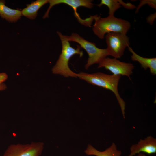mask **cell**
<instances>
[{
    "label": "cell",
    "mask_w": 156,
    "mask_h": 156,
    "mask_svg": "<svg viewBox=\"0 0 156 156\" xmlns=\"http://www.w3.org/2000/svg\"><path fill=\"white\" fill-rule=\"evenodd\" d=\"M77 77L92 85L102 87L112 92L120 107L123 118H125L126 104L121 97L118 90V84L121 75H109L100 72L89 74L81 72L78 74Z\"/></svg>",
    "instance_id": "6da1fadb"
},
{
    "label": "cell",
    "mask_w": 156,
    "mask_h": 156,
    "mask_svg": "<svg viewBox=\"0 0 156 156\" xmlns=\"http://www.w3.org/2000/svg\"><path fill=\"white\" fill-rule=\"evenodd\" d=\"M57 33L61 42L62 49L58 60L52 69L53 73L59 74L66 77H77L78 74L70 69L68 62L70 58L75 55H79L80 57H82L83 55V52L81 50L79 45H77L76 48L72 47L69 42L65 38L64 35L60 32L57 31Z\"/></svg>",
    "instance_id": "7a4b0ae2"
},
{
    "label": "cell",
    "mask_w": 156,
    "mask_h": 156,
    "mask_svg": "<svg viewBox=\"0 0 156 156\" xmlns=\"http://www.w3.org/2000/svg\"><path fill=\"white\" fill-rule=\"evenodd\" d=\"M95 23L92 28L94 34L102 39L105 35L111 32L126 34L131 27L130 23L126 20L117 18L114 16L101 18L96 15Z\"/></svg>",
    "instance_id": "3957f363"
},
{
    "label": "cell",
    "mask_w": 156,
    "mask_h": 156,
    "mask_svg": "<svg viewBox=\"0 0 156 156\" xmlns=\"http://www.w3.org/2000/svg\"><path fill=\"white\" fill-rule=\"evenodd\" d=\"M64 36L69 42L73 41L78 43L87 53L88 58L85 65L86 69L94 64H99L108 55L106 49L97 47L95 43L86 40L76 33H73L70 36L64 35Z\"/></svg>",
    "instance_id": "277c9868"
},
{
    "label": "cell",
    "mask_w": 156,
    "mask_h": 156,
    "mask_svg": "<svg viewBox=\"0 0 156 156\" xmlns=\"http://www.w3.org/2000/svg\"><path fill=\"white\" fill-rule=\"evenodd\" d=\"M105 37L108 55L114 58H120L125 48L129 47V38L126 34L111 32L106 34Z\"/></svg>",
    "instance_id": "5b68a950"
},
{
    "label": "cell",
    "mask_w": 156,
    "mask_h": 156,
    "mask_svg": "<svg viewBox=\"0 0 156 156\" xmlns=\"http://www.w3.org/2000/svg\"><path fill=\"white\" fill-rule=\"evenodd\" d=\"M41 142L26 144H11L8 146L2 156H40L44 148Z\"/></svg>",
    "instance_id": "8992f818"
},
{
    "label": "cell",
    "mask_w": 156,
    "mask_h": 156,
    "mask_svg": "<svg viewBox=\"0 0 156 156\" xmlns=\"http://www.w3.org/2000/svg\"><path fill=\"white\" fill-rule=\"evenodd\" d=\"M92 1L90 0H49V6L43 18L45 19L49 17L50 10L54 6L60 4H65L70 6L73 9L74 16L79 22L86 26L90 27L92 23L90 18L89 17L85 19L81 18L77 12V9L80 7L91 8L93 6Z\"/></svg>",
    "instance_id": "52a82bcc"
},
{
    "label": "cell",
    "mask_w": 156,
    "mask_h": 156,
    "mask_svg": "<svg viewBox=\"0 0 156 156\" xmlns=\"http://www.w3.org/2000/svg\"><path fill=\"white\" fill-rule=\"evenodd\" d=\"M104 67L115 75H124L130 79L134 66L132 64L120 61L116 58L105 57L99 64L98 68Z\"/></svg>",
    "instance_id": "ba28073f"
},
{
    "label": "cell",
    "mask_w": 156,
    "mask_h": 156,
    "mask_svg": "<svg viewBox=\"0 0 156 156\" xmlns=\"http://www.w3.org/2000/svg\"><path fill=\"white\" fill-rule=\"evenodd\" d=\"M128 156H134L144 152L150 155L156 153V139L148 136L144 139H140L138 144L132 145Z\"/></svg>",
    "instance_id": "9c48e42d"
},
{
    "label": "cell",
    "mask_w": 156,
    "mask_h": 156,
    "mask_svg": "<svg viewBox=\"0 0 156 156\" xmlns=\"http://www.w3.org/2000/svg\"><path fill=\"white\" fill-rule=\"evenodd\" d=\"M129 51L132 54L131 59L138 62L145 70L149 68L151 73L155 75L156 74V58H148L141 57L136 53L132 48L129 47Z\"/></svg>",
    "instance_id": "30bf717a"
},
{
    "label": "cell",
    "mask_w": 156,
    "mask_h": 156,
    "mask_svg": "<svg viewBox=\"0 0 156 156\" xmlns=\"http://www.w3.org/2000/svg\"><path fill=\"white\" fill-rule=\"evenodd\" d=\"M22 16L21 11L11 8L5 5V2L0 0V16L11 23H15L20 19Z\"/></svg>",
    "instance_id": "8fae6325"
},
{
    "label": "cell",
    "mask_w": 156,
    "mask_h": 156,
    "mask_svg": "<svg viewBox=\"0 0 156 156\" xmlns=\"http://www.w3.org/2000/svg\"><path fill=\"white\" fill-rule=\"evenodd\" d=\"M84 152L88 155L96 156H121L122 154L121 151L117 149L116 144L114 143L109 147L102 151L96 149L92 145L88 144Z\"/></svg>",
    "instance_id": "7c38bea8"
},
{
    "label": "cell",
    "mask_w": 156,
    "mask_h": 156,
    "mask_svg": "<svg viewBox=\"0 0 156 156\" xmlns=\"http://www.w3.org/2000/svg\"><path fill=\"white\" fill-rule=\"evenodd\" d=\"M49 3V0H37L27 5L21 11L22 16L31 20H34L37 15L38 11L43 5Z\"/></svg>",
    "instance_id": "4fadbf2b"
},
{
    "label": "cell",
    "mask_w": 156,
    "mask_h": 156,
    "mask_svg": "<svg viewBox=\"0 0 156 156\" xmlns=\"http://www.w3.org/2000/svg\"><path fill=\"white\" fill-rule=\"evenodd\" d=\"M103 5L108 7L109 16H114L115 11L121 7L120 0H101L99 4L96 5L99 7Z\"/></svg>",
    "instance_id": "5bb4252c"
},
{
    "label": "cell",
    "mask_w": 156,
    "mask_h": 156,
    "mask_svg": "<svg viewBox=\"0 0 156 156\" xmlns=\"http://www.w3.org/2000/svg\"><path fill=\"white\" fill-rule=\"evenodd\" d=\"M156 0H141L140 1L139 4L137 8L136 13H137L139 8L143 5L145 4H148L149 6L156 9Z\"/></svg>",
    "instance_id": "9a60e30c"
},
{
    "label": "cell",
    "mask_w": 156,
    "mask_h": 156,
    "mask_svg": "<svg viewBox=\"0 0 156 156\" xmlns=\"http://www.w3.org/2000/svg\"><path fill=\"white\" fill-rule=\"evenodd\" d=\"M7 75L5 73H0V91L5 90L7 88L6 85L3 83L8 79Z\"/></svg>",
    "instance_id": "2e32d148"
},
{
    "label": "cell",
    "mask_w": 156,
    "mask_h": 156,
    "mask_svg": "<svg viewBox=\"0 0 156 156\" xmlns=\"http://www.w3.org/2000/svg\"><path fill=\"white\" fill-rule=\"evenodd\" d=\"M121 5L126 9H133L135 8L136 6L130 3H125L122 0H120Z\"/></svg>",
    "instance_id": "e0dca14e"
},
{
    "label": "cell",
    "mask_w": 156,
    "mask_h": 156,
    "mask_svg": "<svg viewBox=\"0 0 156 156\" xmlns=\"http://www.w3.org/2000/svg\"><path fill=\"white\" fill-rule=\"evenodd\" d=\"M136 156H146L145 154L142 153H140L138 154V155Z\"/></svg>",
    "instance_id": "ac0fdd59"
}]
</instances>
